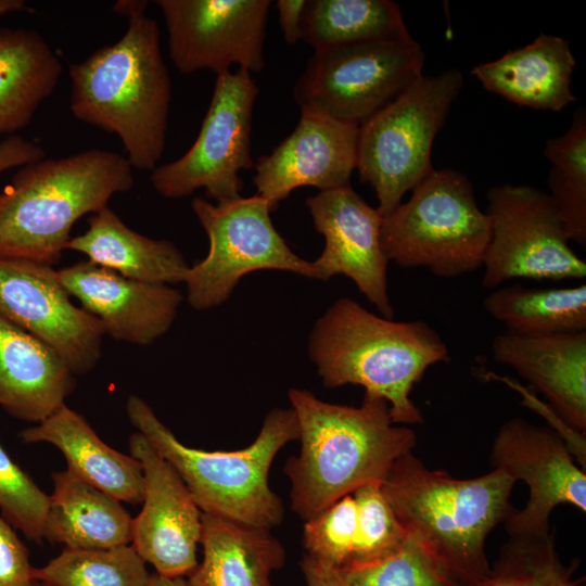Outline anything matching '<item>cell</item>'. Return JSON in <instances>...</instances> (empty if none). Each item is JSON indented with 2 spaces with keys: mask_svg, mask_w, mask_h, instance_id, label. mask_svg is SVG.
<instances>
[{
  "mask_svg": "<svg viewBox=\"0 0 586 586\" xmlns=\"http://www.w3.org/2000/svg\"><path fill=\"white\" fill-rule=\"evenodd\" d=\"M289 399L301 448L283 472L291 484V509L304 522L355 489L382 483L417 443L415 431L394 423L386 400L379 396L365 393L360 406L353 407L292 388Z\"/></svg>",
  "mask_w": 586,
  "mask_h": 586,
  "instance_id": "1",
  "label": "cell"
},
{
  "mask_svg": "<svg viewBox=\"0 0 586 586\" xmlns=\"http://www.w3.org/2000/svg\"><path fill=\"white\" fill-rule=\"evenodd\" d=\"M75 118L117 136L132 168L153 170L168 127L171 80L155 20H128L125 34L69 65Z\"/></svg>",
  "mask_w": 586,
  "mask_h": 586,
  "instance_id": "2",
  "label": "cell"
},
{
  "mask_svg": "<svg viewBox=\"0 0 586 586\" xmlns=\"http://www.w3.org/2000/svg\"><path fill=\"white\" fill-rule=\"evenodd\" d=\"M308 353L326 387L362 386L386 400L400 425L423 423L411 391L431 366L450 360L441 334L424 320L379 317L348 297L317 320Z\"/></svg>",
  "mask_w": 586,
  "mask_h": 586,
  "instance_id": "3",
  "label": "cell"
},
{
  "mask_svg": "<svg viewBox=\"0 0 586 586\" xmlns=\"http://www.w3.org/2000/svg\"><path fill=\"white\" fill-rule=\"evenodd\" d=\"M515 482L494 468L457 479L429 469L409 451L395 461L381 487L406 531L462 586H479L491 574L486 538L515 509L510 502Z\"/></svg>",
  "mask_w": 586,
  "mask_h": 586,
  "instance_id": "4",
  "label": "cell"
},
{
  "mask_svg": "<svg viewBox=\"0 0 586 586\" xmlns=\"http://www.w3.org/2000/svg\"><path fill=\"white\" fill-rule=\"evenodd\" d=\"M132 169L99 149L21 166L0 192V257L55 265L76 221L132 188Z\"/></svg>",
  "mask_w": 586,
  "mask_h": 586,
  "instance_id": "5",
  "label": "cell"
},
{
  "mask_svg": "<svg viewBox=\"0 0 586 586\" xmlns=\"http://www.w3.org/2000/svg\"><path fill=\"white\" fill-rule=\"evenodd\" d=\"M126 412L177 471L203 513L268 530L282 522L283 505L268 479L277 454L300 436L291 407L270 410L253 443L230 451L184 445L137 395L128 397Z\"/></svg>",
  "mask_w": 586,
  "mask_h": 586,
  "instance_id": "6",
  "label": "cell"
},
{
  "mask_svg": "<svg viewBox=\"0 0 586 586\" xmlns=\"http://www.w3.org/2000/svg\"><path fill=\"white\" fill-rule=\"evenodd\" d=\"M410 199L382 216L380 239L388 262L422 267L455 278L483 266L491 219L475 200L468 177L455 169H433Z\"/></svg>",
  "mask_w": 586,
  "mask_h": 586,
  "instance_id": "7",
  "label": "cell"
},
{
  "mask_svg": "<svg viewBox=\"0 0 586 586\" xmlns=\"http://www.w3.org/2000/svg\"><path fill=\"white\" fill-rule=\"evenodd\" d=\"M462 86L463 76L456 68L422 75L359 126L356 169L360 181L373 188L381 216L434 169L435 137Z\"/></svg>",
  "mask_w": 586,
  "mask_h": 586,
  "instance_id": "8",
  "label": "cell"
},
{
  "mask_svg": "<svg viewBox=\"0 0 586 586\" xmlns=\"http://www.w3.org/2000/svg\"><path fill=\"white\" fill-rule=\"evenodd\" d=\"M424 59L411 36L316 50L293 98L301 112L359 127L423 75Z\"/></svg>",
  "mask_w": 586,
  "mask_h": 586,
  "instance_id": "9",
  "label": "cell"
},
{
  "mask_svg": "<svg viewBox=\"0 0 586 586\" xmlns=\"http://www.w3.org/2000/svg\"><path fill=\"white\" fill-rule=\"evenodd\" d=\"M192 209L209 242L207 255L189 267L183 281L192 308L205 310L226 302L239 280L255 270L317 279L314 263L288 246L273 227L268 202L258 194L216 204L194 198Z\"/></svg>",
  "mask_w": 586,
  "mask_h": 586,
  "instance_id": "10",
  "label": "cell"
},
{
  "mask_svg": "<svg viewBox=\"0 0 586 586\" xmlns=\"http://www.w3.org/2000/svg\"><path fill=\"white\" fill-rule=\"evenodd\" d=\"M258 87L252 74L238 68L216 76L209 106L199 135L179 158L157 166L150 180L167 199L203 189L216 203L241 196V170L251 169L253 110Z\"/></svg>",
  "mask_w": 586,
  "mask_h": 586,
  "instance_id": "11",
  "label": "cell"
},
{
  "mask_svg": "<svg viewBox=\"0 0 586 586\" xmlns=\"http://www.w3.org/2000/svg\"><path fill=\"white\" fill-rule=\"evenodd\" d=\"M491 239L481 284L496 289L515 278L583 280L586 262L570 246L548 193L525 184L504 183L487 192Z\"/></svg>",
  "mask_w": 586,
  "mask_h": 586,
  "instance_id": "12",
  "label": "cell"
},
{
  "mask_svg": "<svg viewBox=\"0 0 586 586\" xmlns=\"http://www.w3.org/2000/svg\"><path fill=\"white\" fill-rule=\"evenodd\" d=\"M166 26L170 61L190 75L231 72L251 74L264 65L269 0H156Z\"/></svg>",
  "mask_w": 586,
  "mask_h": 586,
  "instance_id": "13",
  "label": "cell"
},
{
  "mask_svg": "<svg viewBox=\"0 0 586 586\" xmlns=\"http://www.w3.org/2000/svg\"><path fill=\"white\" fill-rule=\"evenodd\" d=\"M491 463L524 481L530 491L525 507L504 522L509 536L549 534L550 514L562 504L586 511L585 470L555 429L521 418L506 421L494 438Z\"/></svg>",
  "mask_w": 586,
  "mask_h": 586,
  "instance_id": "14",
  "label": "cell"
},
{
  "mask_svg": "<svg viewBox=\"0 0 586 586\" xmlns=\"http://www.w3.org/2000/svg\"><path fill=\"white\" fill-rule=\"evenodd\" d=\"M0 316L52 347L75 375L101 358V322L74 305L52 266L0 257Z\"/></svg>",
  "mask_w": 586,
  "mask_h": 586,
  "instance_id": "15",
  "label": "cell"
},
{
  "mask_svg": "<svg viewBox=\"0 0 586 586\" xmlns=\"http://www.w3.org/2000/svg\"><path fill=\"white\" fill-rule=\"evenodd\" d=\"M130 456L142 466L144 496L132 519L131 545L165 577H187L198 565L203 512L173 466L139 432L129 437Z\"/></svg>",
  "mask_w": 586,
  "mask_h": 586,
  "instance_id": "16",
  "label": "cell"
},
{
  "mask_svg": "<svg viewBox=\"0 0 586 586\" xmlns=\"http://www.w3.org/2000/svg\"><path fill=\"white\" fill-rule=\"evenodd\" d=\"M316 230L324 237V247L313 262L317 279L343 275L392 319L394 309L387 293V258L381 245L382 216L365 202L351 184L319 191L306 200Z\"/></svg>",
  "mask_w": 586,
  "mask_h": 586,
  "instance_id": "17",
  "label": "cell"
},
{
  "mask_svg": "<svg viewBox=\"0 0 586 586\" xmlns=\"http://www.w3.org/2000/svg\"><path fill=\"white\" fill-rule=\"evenodd\" d=\"M359 127L301 112L294 130L257 160L253 182L271 211L302 187L342 188L357 164Z\"/></svg>",
  "mask_w": 586,
  "mask_h": 586,
  "instance_id": "18",
  "label": "cell"
},
{
  "mask_svg": "<svg viewBox=\"0 0 586 586\" xmlns=\"http://www.w3.org/2000/svg\"><path fill=\"white\" fill-rule=\"evenodd\" d=\"M67 293L116 341L150 345L171 327L183 300L163 283L132 280L89 260L58 270Z\"/></svg>",
  "mask_w": 586,
  "mask_h": 586,
  "instance_id": "19",
  "label": "cell"
},
{
  "mask_svg": "<svg viewBox=\"0 0 586 586\" xmlns=\"http://www.w3.org/2000/svg\"><path fill=\"white\" fill-rule=\"evenodd\" d=\"M406 536L381 483H370L305 521L303 547L304 555L343 572L382 560Z\"/></svg>",
  "mask_w": 586,
  "mask_h": 586,
  "instance_id": "20",
  "label": "cell"
},
{
  "mask_svg": "<svg viewBox=\"0 0 586 586\" xmlns=\"http://www.w3.org/2000/svg\"><path fill=\"white\" fill-rule=\"evenodd\" d=\"M494 359L544 395L569 429L586 431V331L546 335L502 332L492 341Z\"/></svg>",
  "mask_w": 586,
  "mask_h": 586,
  "instance_id": "21",
  "label": "cell"
},
{
  "mask_svg": "<svg viewBox=\"0 0 586 586\" xmlns=\"http://www.w3.org/2000/svg\"><path fill=\"white\" fill-rule=\"evenodd\" d=\"M75 374L40 339L0 316V407L39 423L65 405Z\"/></svg>",
  "mask_w": 586,
  "mask_h": 586,
  "instance_id": "22",
  "label": "cell"
},
{
  "mask_svg": "<svg viewBox=\"0 0 586 586\" xmlns=\"http://www.w3.org/2000/svg\"><path fill=\"white\" fill-rule=\"evenodd\" d=\"M575 64L566 39L540 34L524 47L476 65L471 74L486 90L518 105L560 112L575 101Z\"/></svg>",
  "mask_w": 586,
  "mask_h": 586,
  "instance_id": "23",
  "label": "cell"
},
{
  "mask_svg": "<svg viewBox=\"0 0 586 586\" xmlns=\"http://www.w3.org/2000/svg\"><path fill=\"white\" fill-rule=\"evenodd\" d=\"M25 444L48 443L64 456L69 472L116 498L142 504L144 476L141 463L105 444L86 419L62 406L50 417L18 433Z\"/></svg>",
  "mask_w": 586,
  "mask_h": 586,
  "instance_id": "24",
  "label": "cell"
},
{
  "mask_svg": "<svg viewBox=\"0 0 586 586\" xmlns=\"http://www.w3.org/2000/svg\"><path fill=\"white\" fill-rule=\"evenodd\" d=\"M203 558L187 576L189 586H272L285 549L271 530L202 515Z\"/></svg>",
  "mask_w": 586,
  "mask_h": 586,
  "instance_id": "25",
  "label": "cell"
},
{
  "mask_svg": "<svg viewBox=\"0 0 586 586\" xmlns=\"http://www.w3.org/2000/svg\"><path fill=\"white\" fill-rule=\"evenodd\" d=\"M66 250L123 277L150 283L183 282L190 267L173 242L140 234L109 206L91 214L87 230L72 237Z\"/></svg>",
  "mask_w": 586,
  "mask_h": 586,
  "instance_id": "26",
  "label": "cell"
},
{
  "mask_svg": "<svg viewBox=\"0 0 586 586\" xmlns=\"http://www.w3.org/2000/svg\"><path fill=\"white\" fill-rule=\"evenodd\" d=\"M43 538L65 548L106 549L131 544L132 518L116 498L68 470L52 473Z\"/></svg>",
  "mask_w": 586,
  "mask_h": 586,
  "instance_id": "27",
  "label": "cell"
},
{
  "mask_svg": "<svg viewBox=\"0 0 586 586\" xmlns=\"http://www.w3.org/2000/svg\"><path fill=\"white\" fill-rule=\"evenodd\" d=\"M62 63L34 29H0V136L25 128L56 88Z\"/></svg>",
  "mask_w": 586,
  "mask_h": 586,
  "instance_id": "28",
  "label": "cell"
},
{
  "mask_svg": "<svg viewBox=\"0 0 586 586\" xmlns=\"http://www.w3.org/2000/svg\"><path fill=\"white\" fill-rule=\"evenodd\" d=\"M485 311L519 335L586 331V284L528 288L520 283L495 289L483 300Z\"/></svg>",
  "mask_w": 586,
  "mask_h": 586,
  "instance_id": "29",
  "label": "cell"
},
{
  "mask_svg": "<svg viewBox=\"0 0 586 586\" xmlns=\"http://www.w3.org/2000/svg\"><path fill=\"white\" fill-rule=\"evenodd\" d=\"M409 36L400 7L390 0H306L304 7L302 40L314 51Z\"/></svg>",
  "mask_w": 586,
  "mask_h": 586,
  "instance_id": "30",
  "label": "cell"
},
{
  "mask_svg": "<svg viewBox=\"0 0 586 586\" xmlns=\"http://www.w3.org/2000/svg\"><path fill=\"white\" fill-rule=\"evenodd\" d=\"M551 163L547 184L570 241L586 245V111L576 110L568 131L545 143Z\"/></svg>",
  "mask_w": 586,
  "mask_h": 586,
  "instance_id": "31",
  "label": "cell"
},
{
  "mask_svg": "<svg viewBox=\"0 0 586 586\" xmlns=\"http://www.w3.org/2000/svg\"><path fill=\"white\" fill-rule=\"evenodd\" d=\"M151 575L131 544L106 549L64 548L33 569L44 586H149Z\"/></svg>",
  "mask_w": 586,
  "mask_h": 586,
  "instance_id": "32",
  "label": "cell"
},
{
  "mask_svg": "<svg viewBox=\"0 0 586 586\" xmlns=\"http://www.w3.org/2000/svg\"><path fill=\"white\" fill-rule=\"evenodd\" d=\"M573 571V565L562 563L552 531L545 536H509L479 586H579Z\"/></svg>",
  "mask_w": 586,
  "mask_h": 586,
  "instance_id": "33",
  "label": "cell"
},
{
  "mask_svg": "<svg viewBox=\"0 0 586 586\" xmlns=\"http://www.w3.org/2000/svg\"><path fill=\"white\" fill-rule=\"evenodd\" d=\"M340 586H462L413 534L374 563L339 572Z\"/></svg>",
  "mask_w": 586,
  "mask_h": 586,
  "instance_id": "34",
  "label": "cell"
},
{
  "mask_svg": "<svg viewBox=\"0 0 586 586\" xmlns=\"http://www.w3.org/2000/svg\"><path fill=\"white\" fill-rule=\"evenodd\" d=\"M49 496L0 445L1 517L30 540L41 543Z\"/></svg>",
  "mask_w": 586,
  "mask_h": 586,
  "instance_id": "35",
  "label": "cell"
},
{
  "mask_svg": "<svg viewBox=\"0 0 586 586\" xmlns=\"http://www.w3.org/2000/svg\"><path fill=\"white\" fill-rule=\"evenodd\" d=\"M33 569L27 548L0 517V586H36Z\"/></svg>",
  "mask_w": 586,
  "mask_h": 586,
  "instance_id": "36",
  "label": "cell"
},
{
  "mask_svg": "<svg viewBox=\"0 0 586 586\" xmlns=\"http://www.w3.org/2000/svg\"><path fill=\"white\" fill-rule=\"evenodd\" d=\"M39 156L40 150L34 142L17 136L8 137L0 142V173L12 167L33 163Z\"/></svg>",
  "mask_w": 586,
  "mask_h": 586,
  "instance_id": "37",
  "label": "cell"
},
{
  "mask_svg": "<svg viewBox=\"0 0 586 586\" xmlns=\"http://www.w3.org/2000/svg\"><path fill=\"white\" fill-rule=\"evenodd\" d=\"M306 0H278L279 25L285 42L295 44L302 40V16Z\"/></svg>",
  "mask_w": 586,
  "mask_h": 586,
  "instance_id": "38",
  "label": "cell"
},
{
  "mask_svg": "<svg viewBox=\"0 0 586 586\" xmlns=\"http://www.w3.org/2000/svg\"><path fill=\"white\" fill-rule=\"evenodd\" d=\"M300 566L307 586H340L335 570L321 564L307 555L303 556Z\"/></svg>",
  "mask_w": 586,
  "mask_h": 586,
  "instance_id": "39",
  "label": "cell"
},
{
  "mask_svg": "<svg viewBox=\"0 0 586 586\" xmlns=\"http://www.w3.org/2000/svg\"><path fill=\"white\" fill-rule=\"evenodd\" d=\"M148 1L142 0H119L113 5V11L116 14L127 16L128 20L140 15H145Z\"/></svg>",
  "mask_w": 586,
  "mask_h": 586,
  "instance_id": "40",
  "label": "cell"
},
{
  "mask_svg": "<svg viewBox=\"0 0 586 586\" xmlns=\"http://www.w3.org/2000/svg\"><path fill=\"white\" fill-rule=\"evenodd\" d=\"M149 586H189L186 577H165L157 573L151 575Z\"/></svg>",
  "mask_w": 586,
  "mask_h": 586,
  "instance_id": "41",
  "label": "cell"
},
{
  "mask_svg": "<svg viewBox=\"0 0 586 586\" xmlns=\"http://www.w3.org/2000/svg\"><path fill=\"white\" fill-rule=\"evenodd\" d=\"M26 9L27 5L23 0H0V16Z\"/></svg>",
  "mask_w": 586,
  "mask_h": 586,
  "instance_id": "42",
  "label": "cell"
},
{
  "mask_svg": "<svg viewBox=\"0 0 586 586\" xmlns=\"http://www.w3.org/2000/svg\"><path fill=\"white\" fill-rule=\"evenodd\" d=\"M36 586H39V585L36 584ZM40 586H44V585H40Z\"/></svg>",
  "mask_w": 586,
  "mask_h": 586,
  "instance_id": "43",
  "label": "cell"
}]
</instances>
